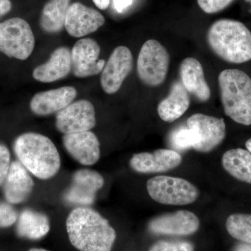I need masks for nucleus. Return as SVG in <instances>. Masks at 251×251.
<instances>
[{
  "mask_svg": "<svg viewBox=\"0 0 251 251\" xmlns=\"http://www.w3.org/2000/svg\"><path fill=\"white\" fill-rule=\"evenodd\" d=\"M246 1H247V2L250 3L251 5V0H245Z\"/></svg>",
  "mask_w": 251,
  "mask_h": 251,
  "instance_id": "obj_37",
  "label": "nucleus"
},
{
  "mask_svg": "<svg viewBox=\"0 0 251 251\" xmlns=\"http://www.w3.org/2000/svg\"><path fill=\"white\" fill-rule=\"evenodd\" d=\"M147 189L153 201L168 205L191 204L199 196L198 188L187 180L168 176H157L149 179Z\"/></svg>",
  "mask_w": 251,
  "mask_h": 251,
  "instance_id": "obj_5",
  "label": "nucleus"
},
{
  "mask_svg": "<svg viewBox=\"0 0 251 251\" xmlns=\"http://www.w3.org/2000/svg\"><path fill=\"white\" fill-rule=\"evenodd\" d=\"M95 126V109L84 99L71 103L56 115V128L64 134L87 131Z\"/></svg>",
  "mask_w": 251,
  "mask_h": 251,
  "instance_id": "obj_8",
  "label": "nucleus"
},
{
  "mask_svg": "<svg viewBox=\"0 0 251 251\" xmlns=\"http://www.w3.org/2000/svg\"><path fill=\"white\" fill-rule=\"evenodd\" d=\"M12 4L10 0H0V18L10 12Z\"/></svg>",
  "mask_w": 251,
  "mask_h": 251,
  "instance_id": "obj_32",
  "label": "nucleus"
},
{
  "mask_svg": "<svg viewBox=\"0 0 251 251\" xmlns=\"http://www.w3.org/2000/svg\"><path fill=\"white\" fill-rule=\"evenodd\" d=\"M14 150L23 166L39 179H50L59 171L61 160L58 150L45 135L23 133L15 140Z\"/></svg>",
  "mask_w": 251,
  "mask_h": 251,
  "instance_id": "obj_2",
  "label": "nucleus"
},
{
  "mask_svg": "<svg viewBox=\"0 0 251 251\" xmlns=\"http://www.w3.org/2000/svg\"><path fill=\"white\" fill-rule=\"evenodd\" d=\"M190 103L189 94L182 82H175L169 96L158 105V115L163 121L171 123L184 115L189 108Z\"/></svg>",
  "mask_w": 251,
  "mask_h": 251,
  "instance_id": "obj_21",
  "label": "nucleus"
},
{
  "mask_svg": "<svg viewBox=\"0 0 251 251\" xmlns=\"http://www.w3.org/2000/svg\"><path fill=\"white\" fill-rule=\"evenodd\" d=\"M34 45V34L27 21L13 18L0 23V52L25 60L32 53Z\"/></svg>",
  "mask_w": 251,
  "mask_h": 251,
  "instance_id": "obj_6",
  "label": "nucleus"
},
{
  "mask_svg": "<svg viewBox=\"0 0 251 251\" xmlns=\"http://www.w3.org/2000/svg\"><path fill=\"white\" fill-rule=\"evenodd\" d=\"M66 226L71 244L80 251H111L116 239V232L108 220L92 208L74 209Z\"/></svg>",
  "mask_w": 251,
  "mask_h": 251,
  "instance_id": "obj_1",
  "label": "nucleus"
},
{
  "mask_svg": "<svg viewBox=\"0 0 251 251\" xmlns=\"http://www.w3.org/2000/svg\"><path fill=\"white\" fill-rule=\"evenodd\" d=\"M187 125L197 133L198 143L193 149L199 152H210L226 138V124L223 118L196 113L188 119Z\"/></svg>",
  "mask_w": 251,
  "mask_h": 251,
  "instance_id": "obj_9",
  "label": "nucleus"
},
{
  "mask_svg": "<svg viewBox=\"0 0 251 251\" xmlns=\"http://www.w3.org/2000/svg\"><path fill=\"white\" fill-rule=\"evenodd\" d=\"M246 148H247L248 151L251 153V138L248 140L247 143H246Z\"/></svg>",
  "mask_w": 251,
  "mask_h": 251,
  "instance_id": "obj_35",
  "label": "nucleus"
},
{
  "mask_svg": "<svg viewBox=\"0 0 251 251\" xmlns=\"http://www.w3.org/2000/svg\"><path fill=\"white\" fill-rule=\"evenodd\" d=\"M133 68V56L128 48L119 46L110 54L100 77V85L105 93L115 94L120 90Z\"/></svg>",
  "mask_w": 251,
  "mask_h": 251,
  "instance_id": "obj_12",
  "label": "nucleus"
},
{
  "mask_svg": "<svg viewBox=\"0 0 251 251\" xmlns=\"http://www.w3.org/2000/svg\"><path fill=\"white\" fill-rule=\"evenodd\" d=\"M149 251H194V246L187 242L161 241L153 244Z\"/></svg>",
  "mask_w": 251,
  "mask_h": 251,
  "instance_id": "obj_27",
  "label": "nucleus"
},
{
  "mask_svg": "<svg viewBox=\"0 0 251 251\" xmlns=\"http://www.w3.org/2000/svg\"><path fill=\"white\" fill-rule=\"evenodd\" d=\"M62 141L67 152L80 164L92 166L100 158V143L90 130L64 134Z\"/></svg>",
  "mask_w": 251,
  "mask_h": 251,
  "instance_id": "obj_15",
  "label": "nucleus"
},
{
  "mask_svg": "<svg viewBox=\"0 0 251 251\" xmlns=\"http://www.w3.org/2000/svg\"><path fill=\"white\" fill-rule=\"evenodd\" d=\"M17 211L12 206L4 202H0V228L10 227L18 220Z\"/></svg>",
  "mask_w": 251,
  "mask_h": 251,
  "instance_id": "obj_28",
  "label": "nucleus"
},
{
  "mask_svg": "<svg viewBox=\"0 0 251 251\" xmlns=\"http://www.w3.org/2000/svg\"><path fill=\"white\" fill-rule=\"evenodd\" d=\"M70 1L71 0H49L41 13V29L49 34H55L62 30Z\"/></svg>",
  "mask_w": 251,
  "mask_h": 251,
  "instance_id": "obj_24",
  "label": "nucleus"
},
{
  "mask_svg": "<svg viewBox=\"0 0 251 251\" xmlns=\"http://www.w3.org/2000/svg\"><path fill=\"white\" fill-rule=\"evenodd\" d=\"M71 72L70 50L67 47H59L54 50L47 62L34 69L32 75L39 82L49 83L64 78Z\"/></svg>",
  "mask_w": 251,
  "mask_h": 251,
  "instance_id": "obj_19",
  "label": "nucleus"
},
{
  "mask_svg": "<svg viewBox=\"0 0 251 251\" xmlns=\"http://www.w3.org/2000/svg\"><path fill=\"white\" fill-rule=\"evenodd\" d=\"M221 101L227 116L240 125H251V78L239 69L219 74Z\"/></svg>",
  "mask_w": 251,
  "mask_h": 251,
  "instance_id": "obj_4",
  "label": "nucleus"
},
{
  "mask_svg": "<svg viewBox=\"0 0 251 251\" xmlns=\"http://www.w3.org/2000/svg\"><path fill=\"white\" fill-rule=\"evenodd\" d=\"M180 76L188 93L193 94L201 102L211 97V90L204 77V71L198 59L188 57L180 64Z\"/></svg>",
  "mask_w": 251,
  "mask_h": 251,
  "instance_id": "obj_20",
  "label": "nucleus"
},
{
  "mask_svg": "<svg viewBox=\"0 0 251 251\" xmlns=\"http://www.w3.org/2000/svg\"><path fill=\"white\" fill-rule=\"evenodd\" d=\"M105 22L103 15L97 10L75 2L68 9L64 27L69 35L80 38L97 31Z\"/></svg>",
  "mask_w": 251,
  "mask_h": 251,
  "instance_id": "obj_13",
  "label": "nucleus"
},
{
  "mask_svg": "<svg viewBox=\"0 0 251 251\" xmlns=\"http://www.w3.org/2000/svg\"><path fill=\"white\" fill-rule=\"evenodd\" d=\"M28 251H49L48 250H46V249H31L30 250Z\"/></svg>",
  "mask_w": 251,
  "mask_h": 251,
  "instance_id": "obj_36",
  "label": "nucleus"
},
{
  "mask_svg": "<svg viewBox=\"0 0 251 251\" xmlns=\"http://www.w3.org/2000/svg\"><path fill=\"white\" fill-rule=\"evenodd\" d=\"M103 185V177L98 172L79 170L73 175L72 184L64 194V200L75 205H91L95 201L97 193Z\"/></svg>",
  "mask_w": 251,
  "mask_h": 251,
  "instance_id": "obj_10",
  "label": "nucleus"
},
{
  "mask_svg": "<svg viewBox=\"0 0 251 251\" xmlns=\"http://www.w3.org/2000/svg\"><path fill=\"white\" fill-rule=\"evenodd\" d=\"M182 161L181 155L171 150H157L153 153H135L130 160V166L135 172L145 174L163 173L175 169Z\"/></svg>",
  "mask_w": 251,
  "mask_h": 251,
  "instance_id": "obj_16",
  "label": "nucleus"
},
{
  "mask_svg": "<svg viewBox=\"0 0 251 251\" xmlns=\"http://www.w3.org/2000/svg\"><path fill=\"white\" fill-rule=\"evenodd\" d=\"M198 143L197 133L189 127H181L172 134L171 143L176 150H184L194 148Z\"/></svg>",
  "mask_w": 251,
  "mask_h": 251,
  "instance_id": "obj_26",
  "label": "nucleus"
},
{
  "mask_svg": "<svg viewBox=\"0 0 251 251\" xmlns=\"http://www.w3.org/2000/svg\"><path fill=\"white\" fill-rule=\"evenodd\" d=\"M50 228L49 217L32 209H24L18 216L16 233L18 237L38 240L45 237Z\"/></svg>",
  "mask_w": 251,
  "mask_h": 251,
  "instance_id": "obj_22",
  "label": "nucleus"
},
{
  "mask_svg": "<svg viewBox=\"0 0 251 251\" xmlns=\"http://www.w3.org/2000/svg\"><path fill=\"white\" fill-rule=\"evenodd\" d=\"M200 221L193 212L186 210L163 214L150 221L149 229L155 234L185 236L195 233Z\"/></svg>",
  "mask_w": 251,
  "mask_h": 251,
  "instance_id": "obj_14",
  "label": "nucleus"
},
{
  "mask_svg": "<svg viewBox=\"0 0 251 251\" xmlns=\"http://www.w3.org/2000/svg\"><path fill=\"white\" fill-rule=\"evenodd\" d=\"M76 96V90L69 86L39 92L31 99L30 109L38 116L57 113L70 105Z\"/></svg>",
  "mask_w": 251,
  "mask_h": 251,
  "instance_id": "obj_17",
  "label": "nucleus"
},
{
  "mask_svg": "<svg viewBox=\"0 0 251 251\" xmlns=\"http://www.w3.org/2000/svg\"><path fill=\"white\" fill-rule=\"evenodd\" d=\"M206 40L211 50L226 62L242 64L251 59V32L239 21H216L207 31Z\"/></svg>",
  "mask_w": 251,
  "mask_h": 251,
  "instance_id": "obj_3",
  "label": "nucleus"
},
{
  "mask_svg": "<svg viewBox=\"0 0 251 251\" xmlns=\"http://www.w3.org/2000/svg\"><path fill=\"white\" fill-rule=\"evenodd\" d=\"M100 48L94 39L87 38L77 41L71 51L72 72L77 77L97 75L105 67V60L99 59Z\"/></svg>",
  "mask_w": 251,
  "mask_h": 251,
  "instance_id": "obj_11",
  "label": "nucleus"
},
{
  "mask_svg": "<svg viewBox=\"0 0 251 251\" xmlns=\"http://www.w3.org/2000/svg\"><path fill=\"white\" fill-rule=\"evenodd\" d=\"M233 251H251V244H239V245L234 248Z\"/></svg>",
  "mask_w": 251,
  "mask_h": 251,
  "instance_id": "obj_34",
  "label": "nucleus"
},
{
  "mask_svg": "<svg viewBox=\"0 0 251 251\" xmlns=\"http://www.w3.org/2000/svg\"><path fill=\"white\" fill-rule=\"evenodd\" d=\"M134 0H114V6L118 12L122 13L133 4Z\"/></svg>",
  "mask_w": 251,
  "mask_h": 251,
  "instance_id": "obj_31",
  "label": "nucleus"
},
{
  "mask_svg": "<svg viewBox=\"0 0 251 251\" xmlns=\"http://www.w3.org/2000/svg\"><path fill=\"white\" fill-rule=\"evenodd\" d=\"M34 188V181L29 171L19 161L11 163L4 182V194L6 201L16 204L24 202Z\"/></svg>",
  "mask_w": 251,
  "mask_h": 251,
  "instance_id": "obj_18",
  "label": "nucleus"
},
{
  "mask_svg": "<svg viewBox=\"0 0 251 251\" xmlns=\"http://www.w3.org/2000/svg\"><path fill=\"white\" fill-rule=\"evenodd\" d=\"M234 0H198L201 9L206 14H215L227 8Z\"/></svg>",
  "mask_w": 251,
  "mask_h": 251,
  "instance_id": "obj_29",
  "label": "nucleus"
},
{
  "mask_svg": "<svg viewBox=\"0 0 251 251\" xmlns=\"http://www.w3.org/2000/svg\"><path fill=\"white\" fill-rule=\"evenodd\" d=\"M99 9L105 10L110 5V0H92Z\"/></svg>",
  "mask_w": 251,
  "mask_h": 251,
  "instance_id": "obj_33",
  "label": "nucleus"
},
{
  "mask_svg": "<svg viewBox=\"0 0 251 251\" xmlns=\"http://www.w3.org/2000/svg\"><path fill=\"white\" fill-rule=\"evenodd\" d=\"M226 228L234 239L251 244V214H232L226 221Z\"/></svg>",
  "mask_w": 251,
  "mask_h": 251,
  "instance_id": "obj_25",
  "label": "nucleus"
},
{
  "mask_svg": "<svg viewBox=\"0 0 251 251\" xmlns=\"http://www.w3.org/2000/svg\"><path fill=\"white\" fill-rule=\"evenodd\" d=\"M11 157L8 148L0 143V186L4 184L5 179L9 173Z\"/></svg>",
  "mask_w": 251,
  "mask_h": 251,
  "instance_id": "obj_30",
  "label": "nucleus"
},
{
  "mask_svg": "<svg viewBox=\"0 0 251 251\" xmlns=\"http://www.w3.org/2000/svg\"><path fill=\"white\" fill-rule=\"evenodd\" d=\"M223 167L233 177L251 184V153L243 149H233L224 153Z\"/></svg>",
  "mask_w": 251,
  "mask_h": 251,
  "instance_id": "obj_23",
  "label": "nucleus"
},
{
  "mask_svg": "<svg viewBox=\"0 0 251 251\" xmlns=\"http://www.w3.org/2000/svg\"><path fill=\"white\" fill-rule=\"evenodd\" d=\"M170 55L158 41L150 39L143 44L138 55L137 72L145 85L156 87L166 80Z\"/></svg>",
  "mask_w": 251,
  "mask_h": 251,
  "instance_id": "obj_7",
  "label": "nucleus"
}]
</instances>
